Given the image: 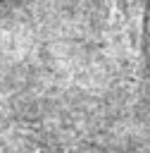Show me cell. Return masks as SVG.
<instances>
[{"label":"cell","mask_w":150,"mask_h":153,"mask_svg":"<svg viewBox=\"0 0 150 153\" xmlns=\"http://www.w3.org/2000/svg\"><path fill=\"white\" fill-rule=\"evenodd\" d=\"M114 24L119 29L121 43L129 55L143 57L145 43V0H114L112 2Z\"/></svg>","instance_id":"cell-1"}]
</instances>
